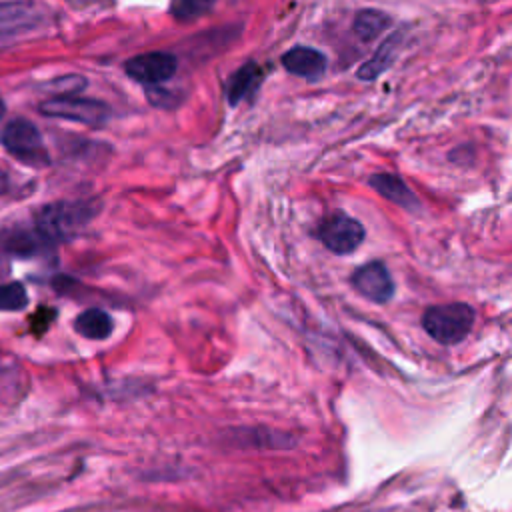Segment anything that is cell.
Instances as JSON below:
<instances>
[{
  "mask_svg": "<svg viewBox=\"0 0 512 512\" xmlns=\"http://www.w3.org/2000/svg\"><path fill=\"white\" fill-rule=\"evenodd\" d=\"M216 0H174L172 16L176 20H194L206 14Z\"/></svg>",
  "mask_w": 512,
  "mask_h": 512,
  "instance_id": "16",
  "label": "cell"
},
{
  "mask_svg": "<svg viewBox=\"0 0 512 512\" xmlns=\"http://www.w3.org/2000/svg\"><path fill=\"white\" fill-rule=\"evenodd\" d=\"M74 328L84 338L104 340L112 334V318L100 308H88L74 320Z\"/></svg>",
  "mask_w": 512,
  "mask_h": 512,
  "instance_id": "14",
  "label": "cell"
},
{
  "mask_svg": "<svg viewBox=\"0 0 512 512\" xmlns=\"http://www.w3.org/2000/svg\"><path fill=\"white\" fill-rule=\"evenodd\" d=\"M26 304H28V296L20 282H10L0 286V310L16 312L26 308Z\"/></svg>",
  "mask_w": 512,
  "mask_h": 512,
  "instance_id": "15",
  "label": "cell"
},
{
  "mask_svg": "<svg viewBox=\"0 0 512 512\" xmlns=\"http://www.w3.org/2000/svg\"><path fill=\"white\" fill-rule=\"evenodd\" d=\"M2 144L14 158L28 166H46L50 162L38 128L26 118L8 122L2 132Z\"/></svg>",
  "mask_w": 512,
  "mask_h": 512,
  "instance_id": "3",
  "label": "cell"
},
{
  "mask_svg": "<svg viewBox=\"0 0 512 512\" xmlns=\"http://www.w3.org/2000/svg\"><path fill=\"white\" fill-rule=\"evenodd\" d=\"M4 116V102H2V98H0V118Z\"/></svg>",
  "mask_w": 512,
  "mask_h": 512,
  "instance_id": "18",
  "label": "cell"
},
{
  "mask_svg": "<svg viewBox=\"0 0 512 512\" xmlns=\"http://www.w3.org/2000/svg\"><path fill=\"white\" fill-rule=\"evenodd\" d=\"M38 18L36 8L26 2H0V38L34 28Z\"/></svg>",
  "mask_w": 512,
  "mask_h": 512,
  "instance_id": "9",
  "label": "cell"
},
{
  "mask_svg": "<svg viewBox=\"0 0 512 512\" xmlns=\"http://www.w3.org/2000/svg\"><path fill=\"white\" fill-rule=\"evenodd\" d=\"M282 66L300 78L318 80L326 70V58L322 52L310 46H294L286 54H282Z\"/></svg>",
  "mask_w": 512,
  "mask_h": 512,
  "instance_id": "8",
  "label": "cell"
},
{
  "mask_svg": "<svg viewBox=\"0 0 512 512\" xmlns=\"http://www.w3.org/2000/svg\"><path fill=\"white\" fill-rule=\"evenodd\" d=\"M178 62L170 52H146L124 62L126 74L146 86H160L176 72Z\"/></svg>",
  "mask_w": 512,
  "mask_h": 512,
  "instance_id": "6",
  "label": "cell"
},
{
  "mask_svg": "<svg viewBox=\"0 0 512 512\" xmlns=\"http://www.w3.org/2000/svg\"><path fill=\"white\" fill-rule=\"evenodd\" d=\"M262 80V72L256 62H248L242 68H238L226 82V100L230 106L240 104L244 98L254 94Z\"/></svg>",
  "mask_w": 512,
  "mask_h": 512,
  "instance_id": "12",
  "label": "cell"
},
{
  "mask_svg": "<svg viewBox=\"0 0 512 512\" xmlns=\"http://www.w3.org/2000/svg\"><path fill=\"white\" fill-rule=\"evenodd\" d=\"M390 24H392V18L386 12L374 10V8H366V10H360L354 16L352 30H354V34L360 40L370 42V40L378 38L380 34H384V30H388Z\"/></svg>",
  "mask_w": 512,
  "mask_h": 512,
  "instance_id": "13",
  "label": "cell"
},
{
  "mask_svg": "<svg viewBox=\"0 0 512 512\" xmlns=\"http://www.w3.org/2000/svg\"><path fill=\"white\" fill-rule=\"evenodd\" d=\"M90 202H52L38 210L36 232L46 242H64L78 234L94 216Z\"/></svg>",
  "mask_w": 512,
  "mask_h": 512,
  "instance_id": "1",
  "label": "cell"
},
{
  "mask_svg": "<svg viewBox=\"0 0 512 512\" xmlns=\"http://www.w3.org/2000/svg\"><path fill=\"white\" fill-rule=\"evenodd\" d=\"M350 280L354 288L372 302H388L394 294V280L388 268L378 260L358 266Z\"/></svg>",
  "mask_w": 512,
  "mask_h": 512,
  "instance_id": "7",
  "label": "cell"
},
{
  "mask_svg": "<svg viewBox=\"0 0 512 512\" xmlns=\"http://www.w3.org/2000/svg\"><path fill=\"white\" fill-rule=\"evenodd\" d=\"M320 242L334 254H350L364 240V226L346 214H332L318 228Z\"/></svg>",
  "mask_w": 512,
  "mask_h": 512,
  "instance_id": "5",
  "label": "cell"
},
{
  "mask_svg": "<svg viewBox=\"0 0 512 512\" xmlns=\"http://www.w3.org/2000/svg\"><path fill=\"white\" fill-rule=\"evenodd\" d=\"M86 86V80L82 76H64L52 80L46 88H50L56 96H72V92H78Z\"/></svg>",
  "mask_w": 512,
  "mask_h": 512,
  "instance_id": "17",
  "label": "cell"
},
{
  "mask_svg": "<svg viewBox=\"0 0 512 512\" xmlns=\"http://www.w3.org/2000/svg\"><path fill=\"white\" fill-rule=\"evenodd\" d=\"M400 42H402V34L400 32H394L390 36L384 38V42L376 48V52L372 54V58H368L356 72V76L360 80H374L376 76H380L390 64L392 60L396 58L398 54V48H400Z\"/></svg>",
  "mask_w": 512,
  "mask_h": 512,
  "instance_id": "11",
  "label": "cell"
},
{
  "mask_svg": "<svg viewBox=\"0 0 512 512\" xmlns=\"http://www.w3.org/2000/svg\"><path fill=\"white\" fill-rule=\"evenodd\" d=\"M40 112L52 118H64L88 126H104L110 118V108L92 98H76V96H54L40 104Z\"/></svg>",
  "mask_w": 512,
  "mask_h": 512,
  "instance_id": "4",
  "label": "cell"
},
{
  "mask_svg": "<svg viewBox=\"0 0 512 512\" xmlns=\"http://www.w3.org/2000/svg\"><path fill=\"white\" fill-rule=\"evenodd\" d=\"M368 184L384 198H388L390 202L406 208V210H416L418 206V198L414 196V192L406 186V182L402 178H398L396 174H374Z\"/></svg>",
  "mask_w": 512,
  "mask_h": 512,
  "instance_id": "10",
  "label": "cell"
},
{
  "mask_svg": "<svg viewBox=\"0 0 512 512\" xmlns=\"http://www.w3.org/2000/svg\"><path fill=\"white\" fill-rule=\"evenodd\" d=\"M474 324V310L464 302L430 306L422 316L424 330L440 344L462 342Z\"/></svg>",
  "mask_w": 512,
  "mask_h": 512,
  "instance_id": "2",
  "label": "cell"
}]
</instances>
